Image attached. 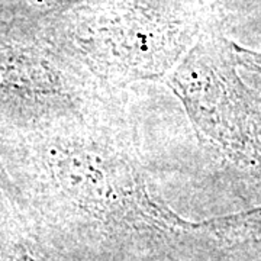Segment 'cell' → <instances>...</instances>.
<instances>
[{
	"label": "cell",
	"mask_w": 261,
	"mask_h": 261,
	"mask_svg": "<svg viewBox=\"0 0 261 261\" xmlns=\"http://www.w3.org/2000/svg\"><path fill=\"white\" fill-rule=\"evenodd\" d=\"M113 105L39 130L31 219L103 261H196L192 221L152 197Z\"/></svg>",
	"instance_id": "1"
},
{
	"label": "cell",
	"mask_w": 261,
	"mask_h": 261,
	"mask_svg": "<svg viewBox=\"0 0 261 261\" xmlns=\"http://www.w3.org/2000/svg\"><path fill=\"white\" fill-rule=\"evenodd\" d=\"M231 49H232L233 60L238 67H243L247 71L261 75V53L247 49L233 42H231Z\"/></svg>",
	"instance_id": "5"
},
{
	"label": "cell",
	"mask_w": 261,
	"mask_h": 261,
	"mask_svg": "<svg viewBox=\"0 0 261 261\" xmlns=\"http://www.w3.org/2000/svg\"><path fill=\"white\" fill-rule=\"evenodd\" d=\"M199 261H261V205L193 222Z\"/></svg>",
	"instance_id": "3"
},
{
	"label": "cell",
	"mask_w": 261,
	"mask_h": 261,
	"mask_svg": "<svg viewBox=\"0 0 261 261\" xmlns=\"http://www.w3.org/2000/svg\"><path fill=\"white\" fill-rule=\"evenodd\" d=\"M0 261L103 260L29 218L0 231Z\"/></svg>",
	"instance_id": "4"
},
{
	"label": "cell",
	"mask_w": 261,
	"mask_h": 261,
	"mask_svg": "<svg viewBox=\"0 0 261 261\" xmlns=\"http://www.w3.org/2000/svg\"><path fill=\"white\" fill-rule=\"evenodd\" d=\"M231 42L195 48L163 80L199 141L218 159L261 178V103L237 71Z\"/></svg>",
	"instance_id": "2"
}]
</instances>
